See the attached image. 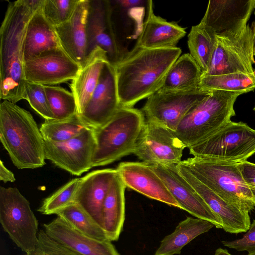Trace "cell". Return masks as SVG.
I'll return each mask as SVG.
<instances>
[{
    "instance_id": "cell-1",
    "label": "cell",
    "mask_w": 255,
    "mask_h": 255,
    "mask_svg": "<svg viewBox=\"0 0 255 255\" xmlns=\"http://www.w3.org/2000/svg\"><path fill=\"white\" fill-rule=\"evenodd\" d=\"M181 49L177 47L149 49L134 47L116 64L121 107H132L161 87Z\"/></svg>"
},
{
    "instance_id": "cell-2",
    "label": "cell",
    "mask_w": 255,
    "mask_h": 255,
    "mask_svg": "<svg viewBox=\"0 0 255 255\" xmlns=\"http://www.w3.org/2000/svg\"><path fill=\"white\" fill-rule=\"evenodd\" d=\"M35 11L25 0L9 2L0 28V98L15 104L25 98L24 41Z\"/></svg>"
},
{
    "instance_id": "cell-3",
    "label": "cell",
    "mask_w": 255,
    "mask_h": 255,
    "mask_svg": "<svg viewBox=\"0 0 255 255\" xmlns=\"http://www.w3.org/2000/svg\"><path fill=\"white\" fill-rule=\"evenodd\" d=\"M0 139L18 169H34L45 164L44 140L32 116L7 100L0 104Z\"/></svg>"
},
{
    "instance_id": "cell-4",
    "label": "cell",
    "mask_w": 255,
    "mask_h": 255,
    "mask_svg": "<svg viewBox=\"0 0 255 255\" xmlns=\"http://www.w3.org/2000/svg\"><path fill=\"white\" fill-rule=\"evenodd\" d=\"M145 121L142 111L120 107L106 124L94 128L96 147L92 167L110 164L133 153Z\"/></svg>"
},
{
    "instance_id": "cell-5",
    "label": "cell",
    "mask_w": 255,
    "mask_h": 255,
    "mask_svg": "<svg viewBox=\"0 0 255 255\" xmlns=\"http://www.w3.org/2000/svg\"><path fill=\"white\" fill-rule=\"evenodd\" d=\"M240 93L212 90L182 120L174 132L186 147L199 143L236 115L234 109Z\"/></svg>"
},
{
    "instance_id": "cell-6",
    "label": "cell",
    "mask_w": 255,
    "mask_h": 255,
    "mask_svg": "<svg viewBox=\"0 0 255 255\" xmlns=\"http://www.w3.org/2000/svg\"><path fill=\"white\" fill-rule=\"evenodd\" d=\"M180 163L202 183L240 210L249 213L255 208V199L237 164L195 157Z\"/></svg>"
},
{
    "instance_id": "cell-7",
    "label": "cell",
    "mask_w": 255,
    "mask_h": 255,
    "mask_svg": "<svg viewBox=\"0 0 255 255\" xmlns=\"http://www.w3.org/2000/svg\"><path fill=\"white\" fill-rule=\"evenodd\" d=\"M189 148L195 157L238 164L255 153V129L243 122L230 121Z\"/></svg>"
},
{
    "instance_id": "cell-8",
    "label": "cell",
    "mask_w": 255,
    "mask_h": 255,
    "mask_svg": "<svg viewBox=\"0 0 255 255\" xmlns=\"http://www.w3.org/2000/svg\"><path fill=\"white\" fill-rule=\"evenodd\" d=\"M0 222L12 241L26 253L38 244V221L29 201L16 188L0 187Z\"/></svg>"
},
{
    "instance_id": "cell-9",
    "label": "cell",
    "mask_w": 255,
    "mask_h": 255,
    "mask_svg": "<svg viewBox=\"0 0 255 255\" xmlns=\"http://www.w3.org/2000/svg\"><path fill=\"white\" fill-rule=\"evenodd\" d=\"M254 33L247 24L240 33L216 35L215 50L208 70L202 76L233 73L255 75Z\"/></svg>"
},
{
    "instance_id": "cell-10",
    "label": "cell",
    "mask_w": 255,
    "mask_h": 255,
    "mask_svg": "<svg viewBox=\"0 0 255 255\" xmlns=\"http://www.w3.org/2000/svg\"><path fill=\"white\" fill-rule=\"evenodd\" d=\"M211 91L187 92L158 90L147 98L142 109L146 120L175 131L184 117Z\"/></svg>"
},
{
    "instance_id": "cell-11",
    "label": "cell",
    "mask_w": 255,
    "mask_h": 255,
    "mask_svg": "<svg viewBox=\"0 0 255 255\" xmlns=\"http://www.w3.org/2000/svg\"><path fill=\"white\" fill-rule=\"evenodd\" d=\"M185 147L174 131L145 120L133 154L147 164H178Z\"/></svg>"
},
{
    "instance_id": "cell-12",
    "label": "cell",
    "mask_w": 255,
    "mask_h": 255,
    "mask_svg": "<svg viewBox=\"0 0 255 255\" xmlns=\"http://www.w3.org/2000/svg\"><path fill=\"white\" fill-rule=\"evenodd\" d=\"M112 11L110 0H90L86 25V58L99 47L106 52L109 62L115 65L128 52L117 38L112 19Z\"/></svg>"
},
{
    "instance_id": "cell-13",
    "label": "cell",
    "mask_w": 255,
    "mask_h": 255,
    "mask_svg": "<svg viewBox=\"0 0 255 255\" xmlns=\"http://www.w3.org/2000/svg\"><path fill=\"white\" fill-rule=\"evenodd\" d=\"M44 145L45 159L73 175L79 176L92 168L96 147L93 128L63 142L44 140Z\"/></svg>"
},
{
    "instance_id": "cell-14",
    "label": "cell",
    "mask_w": 255,
    "mask_h": 255,
    "mask_svg": "<svg viewBox=\"0 0 255 255\" xmlns=\"http://www.w3.org/2000/svg\"><path fill=\"white\" fill-rule=\"evenodd\" d=\"M81 67L62 47L43 52L24 62V75L27 82L53 85L73 80Z\"/></svg>"
},
{
    "instance_id": "cell-15",
    "label": "cell",
    "mask_w": 255,
    "mask_h": 255,
    "mask_svg": "<svg viewBox=\"0 0 255 255\" xmlns=\"http://www.w3.org/2000/svg\"><path fill=\"white\" fill-rule=\"evenodd\" d=\"M162 180L175 200L184 210L197 218L208 221L222 229V222L179 173L177 164H148Z\"/></svg>"
},
{
    "instance_id": "cell-16",
    "label": "cell",
    "mask_w": 255,
    "mask_h": 255,
    "mask_svg": "<svg viewBox=\"0 0 255 255\" xmlns=\"http://www.w3.org/2000/svg\"><path fill=\"white\" fill-rule=\"evenodd\" d=\"M120 107L115 67L108 61L91 98L79 115L87 125L96 128L109 121Z\"/></svg>"
},
{
    "instance_id": "cell-17",
    "label": "cell",
    "mask_w": 255,
    "mask_h": 255,
    "mask_svg": "<svg viewBox=\"0 0 255 255\" xmlns=\"http://www.w3.org/2000/svg\"><path fill=\"white\" fill-rule=\"evenodd\" d=\"M255 0H210L200 22L216 35H237L247 25Z\"/></svg>"
},
{
    "instance_id": "cell-18",
    "label": "cell",
    "mask_w": 255,
    "mask_h": 255,
    "mask_svg": "<svg viewBox=\"0 0 255 255\" xmlns=\"http://www.w3.org/2000/svg\"><path fill=\"white\" fill-rule=\"evenodd\" d=\"M177 167L180 174L220 218L225 231L231 234L247 232L251 224L249 213L240 210L224 200L196 178L180 162Z\"/></svg>"
},
{
    "instance_id": "cell-19",
    "label": "cell",
    "mask_w": 255,
    "mask_h": 255,
    "mask_svg": "<svg viewBox=\"0 0 255 255\" xmlns=\"http://www.w3.org/2000/svg\"><path fill=\"white\" fill-rule=\"evenodd\" d=\"M116 169L126 187L181 209L162 180L148 164L143 162H124Z\"/></svg>"
},
{
    "instance_id": "cell-20",
    "label": "cell",
    "mask_w": 255,
    "mask_h": 255,
    "mask_svg": "<svg viewBox=\"0 0 255 255\" xmlns=\"http://www.w3.org/2000/svg\"><path fill=\"white\" fill-rule=\"evenodd\" d=\"M43 226L51 239L81 255H120L111 241L86 235L58 216Z\"/></svg>"
},
{
    "instance_id": "cell-21",
    "label": "cell",
    "mask_w": 255,
    "mask_h": 255,
    "mask_svg": "<svg viewBox=\"0 0 255 255\" xmlns=\"http://www.w3.org/2000/svg\"><path fill=\"white\" fill-rule=\"evenodd\" d=\"M117 174V169L113 168L97 170L88 173L81 178L75 196L74 203L103 228L104 203Z\"/></svg>"
},
{
    "instance_id": "cell-22",
    "label": "cell",
    "mask_w": 255,
    "mask_h": 255,
    "mask_svg": "<svg viewBox=\"0 0 255 255\" xmlns=\"http://www.w3.org/2000/svg\"><path fill=\"white\" fill-rule=\"evenodd\" d=\"M90 0H80L71 17L55 27L61 46L80 67L86 60L87 19Z\"/></svg>"
},
{
    "instance_id": "cell-23",
    "label": "cell",
    "mask_w": 255,
    "mask_h": 255,
    "mask_svg": "<svg viewBox=\"0 0 255 255\" xmlns=\"http://www.w3.org/2000/svg\"><path fill=\"white\" fill-rule=\"evenodd\" d=\"M146 8V20L135 47L149 49L177 47L179 41L186 34L185 29L174 21L168 22L156 15L152 0H147Z\"/></svg>"
},
{
    "instance_id": "cell-24",
    "label": "cell",
    "mask_w": 255,
    "mask_h": 255,
    "mask_svg": "<svg viewBox=\"0 0 255 255\" xmlns=\"http://www.w3.org/2000/svg\"><path fill=\"white\" fill-rule=\"evenodd\" d=\"M109 61L106 52L97 47L88 56L77 75L70 84L81 114L91 98L99 82L105 63Z\"/></svg>"
},
{
    "instance_id": "cell-25",
    "label": "cell",
    "mask_w": 255,
    "mask_h": 255,
    "mask_svg": "<svg viewBox=\"0 0 255 255\" xmlns=\"http://www.w3.org/2000/svg\"><path fill=\"white\" fill-rule=\"evenodd\" d=\"M42 7L32 15L26 27L24 45V62L40 53L62 47L55 27L44 16Z\"/></svg>"
},
{
    "instance_id": "cell-26",
    "label": "cell",
    "mask_w": 255,
    "mask_h": 255,
    "mask_svg": "<svg viewBox=\"0 0 255 255\" xmlns=\"http://www.w3.org/2000/svg\"><path fill=\"white\" fill-rule=\"evenodd\" d=\"M126 187L118 172L104 203L103 228L111 242L118 240L123 230L125 219Z\"/></svg>"
},
{
    "instance_id": "cell-27",
    "label": "cell",
    "mask_w": 255,
    "mask_h": 255,
    "mask_svg": "<svg viewBox=\"0 0 255 255\" xmlns=\"http://www.w3.org/2000/svg\"><path fill=\"white\" fill-rule=\"evenodd\" d=\"M202 72L189 53L180 56L169 70L159 90L187 92L200 88Z\"/></svg>"
},
{
    "instance_id": "cell-28",
    "label": "cell",
    "mask_w": 255,
    "mask_h": 255,
    "mask_svg": "<svg viewBox=\"0 0 255 255\" xmlns=\"http://www.w3.org/2000/svg\"><path fill=\"white\" fill-rule=\"evenodd\" d=\"M214 226L208 221L188 217L178 224L171 234L162 239L155 255H179L185 245Z\"/></svg>"
},
{
    "instance_id": "cell-29",
    "label": "cell",
    "mask_w": 255,
    "mask_h": 255,
    "mask_svg": "<svg viewBox=\"0 0 255 255\" xmlns=\"http://www.w3.org/2000/svg\"><path fill=\"white\" fill-rule=\"evenodd\" d=\"M216 42V35L209 27L200 22L193 26L188 36L190 54L197 63L202 75L208 69Z\"/></svg>"
},
{
    "instance_id": "cell-30",
    "label": "cell",
    "mask_w": 255,
    "mask_h": 255,
    "mask_svg": "<svg viewBox=\"0 0 255 255\" xmlns=\"http://www.w3.org/2000/svg\"><path fill=\"white\" fill-rule=\"evenodd\" d=\"M200 88L245 94L255 89V75L233 73L204 76L201 78Z\"/></svg>"
},
{
    "instance_id": "cell-31",
    "label": "cell",
    "mask_w": 255,
    "mask_h": 255,
    "mask_svg": "<svg viewBox=\"0 0 255 255\" xmlns=\"http://www.w3.org/2000/svg\"><path fill=\"white\" fill-rule=\"evenodd\" d=\"M92 128L76 114L63 120H45L40 128L44 140L60 142L68 140Z\"/></svg>"
},
{
    "instance_id": "cell-32",
    "label": "cell",
    "mask_w": 255,
    "mask_h": 255,
    "mask_svg": "<svg viewBox=\"0 0 255 255\" xmlns=\"http://www.w3.org/2000/svg\"><path fill=\"white\" fill-rule=\"evenodd\" d=\"M56 215L86 235L99 240L110 241L104 229L75 203L67 206Z\"/></svg>"
},
{
    "instance_id": "cell-33",
    "label": "cell",
    "mask_w": 255,
    "mask_h": 255,
    "mask_svg": "<svg viewBox=\"0 0 255 255\" xmlns=\"http://www.w3.org/2000/svg\"><path fill=\"white\" fill-rule=\"evenodd\" d=\"M54 119L63 120L78 113V107L73 93L57 86H44Z\"/></svg>"
},
{
    "instance_id": "cell-34",
    "label": "cell",
    "mask_w": 255,
    "mask_h": 255,
    "mask_svg": "<svg viewBox=\"0 0 255 255\" xmlns=\"http://www.w3.org/2000/svg\"><path fill=\"white\" fill-rule=\"evenodd\" d=\"M81 178H74L45 198L38 211L44 215L56 214L70 204L74 203Z\"/></svg>"
},
{
    "instance_id": "cell-35",
    "label": "cell",
    "mask_w": 255,
    "mask_h": 255,
    "mask_svg": "<svg viewBox=\"0 0 255 255\" xmlns=\"http://www.w3.org/2000/svg\"><path fill=\"white\" fill-rule=\"evenodd\" d=\"M80 0H44L41 10L53 26L67 21L73 14Z\"/></svg>"
},
{
    "instance_id": "cell-36",
    "label": "cell",
    "mask_w": 255,
    "mask_h": 255,
    "mask_svg": "<svg viewBox=\"0 0 255 255\" xmlns=\"http://www.w3.org/2000/svg\"><path fill=\"white\" fill-rule=\"evenodd\" d=\"M25 100L45 120L54 119L44 86L27 82L25 85Z\"/></svg>"
},
{
    "instance_id": "cell-37",
    "label": "cell",
    "mask_w": 255,
    "mask_h": 255,
    "mask_svg": "<svg viewBox=\"0 0 255 255\" xmlns=\"http://www.w3.org/2000/svg\"><path fill=\"white\" fill-rule=\"evenodd\" d=\"M38 239L34 250L26 255H81L55 242L42 230L38 232Z\"/></svg>"
},
{
    "instance_id": "cell-38",
    "label": "cell",
    "mask_w": 255,
    "mask_h": 255,
    "mask_svg": "<svg viewBox=\"0 0 255 255\" xmlns=\"http://www.w3.org/2000/svg\"><path fill=\"white\" fill-rule=\"evenodd\" d=\"M227 247L235 249L239 252L247 251L249 253L255 251V220L251 224L250 229L243 237L232 241H222Z\"/></svg>"
},
{
    "instance_id": "cell-39",
    "label": "cell",
    "mask_w": 255,
    "mask_h": 255,
    "mask_svg": "<svg viewBox=\"0 0 255 255\" xmlns=\"http://www.w3.org/2000/svg\"><path fill=\"white\" fill-rule=\"evenodd\" d=\"M237 164L245 182L255 199V164L246 161Z\"/></svg>"
},
{
    "instance_id": "cell-40",
    "label": "cell",
    "mask_w": 255,
    "mask_h": 255,
    "mask_svg": "<svg viewBox=\"0 0 255 255\" xmlns=\"http://www.w3.org/2000/svg\"><path fill=\"white\" fill-rule=\"evenodd\" d=\"M0 180L4 183L15 181L13 173L4 166L1 160L0 161Z\"/></svg>"
},
{
    "instance_id": "cell-41",
    "label": "cell",
    "mask_w": 255,
    "mask_h": 255,
    "mask_svg": "<svg viewBox=\"0 0 255 255\" xmlns=\"http://www.w3.org/2000/svg\"><path fill=\"white\" fill-rule=\"evenodd\" d=\"M116 2L125 8H133L146 5L147 0H119Z\"/></svg>"
},
{
    "instance_id": "cell-42",
    "label": "cell",
    "mask_w": 255,
    "mask_h": 255,
    "mask_svg": "<svg viewBox=\"0 0 255 255\" xmlns=\"http://www.w3.org/2000/svg\"><path fill=\"white\" fill-rule=\"evenodd\" d=\"M214 255H232L230 254L228 251L226 249L222 248L217 249Z\"/></svg>"
},
{
    "instance_id": "cell-43",
    "label": "cell",
    "mask_w": 255,
    "mask_h": 255,
    "mask_svg": "<svg viewBox=\"0 0 255 255\" xmlns=\"http://www.w3.org/2000/svg\"><path fill=\"white\" fill-rule=\"evenodd\" d=\"M251 27L254 33V53L255 56V20L253 21Z\"/></svg>"
},
{
    "instance_id": "cell-44",
    "label": "cell",
    "mask_w": 255,
    "mask_h": 255,
    "mask_svg": "<svg viewBox=\"0 0 255 255\" xmlns=\"http://www.w3.org/2000/svg\"><path fill=\"white\" fill-rule=\"evenodd\" d=\"M248 255H255V251L251 253H249Z\"/></svg>"
},
{
    "instance_id": "cell-45",
    "label": "cell",
    "mask_w": 255,
    "mask_h": 255,
    "mask_svg": "<svg viewBox=\"0 0 255 255\" xmlns=\"http://www.w3.org/2000/svg\"><path fill=\"white\" fill-rule=\"evenodd\" d=\"M254 13L255 15V6H254Z\"/></svg>"
},
{
    "instance_id": "cell-46",
    "label": "cell",
    "mask_w": 255,
    "mask_h": 255,
    "mask_svg": "<svg viewBox=\"0 0 255 255\" xmlns=\"http://www.w3.org/2000/svg\"><path fill=\"white\" fill-rule=\"evenodd\" d=\"M253 110L255 112V107H254V108L253 109Z\"/></svg>"
}]
</instances>
